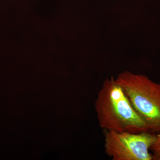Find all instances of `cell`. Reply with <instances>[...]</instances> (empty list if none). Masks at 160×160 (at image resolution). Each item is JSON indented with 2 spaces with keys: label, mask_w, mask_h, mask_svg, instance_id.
Listing matches in <instances>:
<instances>
[{
  "label": "cell",
  "mask_w": 160,
  "mask_h": 160,
  "mask_svg": "<svg viewBox=\"0 0 160 160\" xmlns=\"http://www.w3.org/2000/svg\"><path fill=\"white\" fill-rule=\"evenodd\" d=\"M99 125L106 131L139 133L149 127L113 78L104 81L95 103Z\"/></svg>",
  "instance_id": "cell-1"
},
{
  "label": "cell",
  "mask_w": 160,
  "mask_h": 160,
  "mask_svg": "<svg viewBox=\"0 0 160 160\" xmlns=\"http://www.w3.org/2000/svg\"><path fill=\"white\" fill-rule=\"evenodd\" d=\"M115 80L150 132L160 134V84L146 75L129 71L120 73Z\"/></svg>",
  "instance_id": "cell-2"
},
{
  "label": "cell",
  "mask_w": 160,
  "mask_h": 160,
  "mask_svg": "<svg viewBox=\"0 0 160 160\" xmlns=\"http://www.w3.org/2000/svg\"><path fill=\"white\" fill-rule=\"evenodd\" d=\"M158 134L106 131L105 151L112 160H152L149 152Z\"/></svg>",
  "instance_id": "cell-3"
},
{
  "label": "cell",
  "mask_w": 160,
  "mask_h": 160,
  "mask_svg": "<svg viewBox=\"0 0 160 160\" xmlns=\"http://www.w3.org/2000/svg\"><path fill=\"white\" fill-rule=\"evenodd\" d=\"M152 160H160V134H158L157 138L154 144L151 146Z\"/></svg>",
  "instance_id": "cell-4"
}]
</instances>
